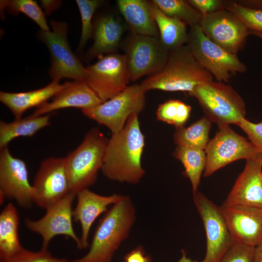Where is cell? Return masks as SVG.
<instances>
[{
	"instance_id": "obj_28",
	"label": "cell",
	"mask_w": 262,
	"mask_h": 262,
	"mask_svg": "<svg viewBox=\"0 0 262 262\" xmlns=\"http://www.w3.org/2000/svg\"><path fill=\"white\" fill-rule=\"evenodd\" d=\"M211 125L212 122L204 116L187 127L176 129L173 134L174 143L178 146L205 150L209 141Z\"/></svg>"
},
{
	"instance_id": "obj_13",
	"label": "cell",
	"mask_w": 262,
	"mask_h": 262,
	"mask_svg": "<svg viewBox=\"0 0 262 262\" xmlns=\"http://www.w3.org/2000/svg\"><path fill=\"white\" fill-rule=\"evenodd\" d=\"M199 25L211 41L234 55L243 49L250 34L241 20L225 8L202 16Z\"/></svg>"
},
{
	"instance_id": "obj_30",
	"label": "cell",
	"mask_w": 262,
	"mask_h": 262,
	"mask_svg": "<svg viewBox=\"0 0 262 262\" xmlns=\"http://www.w3.org/2000/svg\"><path fill=\"white\" fill-rule=\"evenodd\" d=\"M191 111V106L179 99H170L159 105L156 115L158 120L177 129L184 126Z\"/></svg>"
},
{
	"instance_id": "obj_34",
	"label": "cell",
	"mask_w": 262,
	"mask_h": 262,
	"mask_svg": "<svg viewBox=\"0 0 262 262\" xmlns=\"http://www.w3.org/2000/svg\"><path fill=\"white\" fill-rule=\"evenodd\" d=\"M255 247L234 243L219 262H253Z\"/></svg>"
},
{
	"instance_id": "obj_2",
	"label": "cell",
	"mask_w": 262,
	"mask_h": 262,
	"mask_svg": "<svg viewBox=\"0 0 262 262\" xmlns=\"http://www.w3.org/2000/svg\"><path fill=\"white\" fill-rule=\"evenodd\" d=\"M135 219V209L127 196L113 204L100 219L88 253L72 262H111L116 250L129 235Z\"/></svg>"
},
{
	"instance_id": "obj_42",
	"label": "cell",
	"mask_w": 262,
	"mask_h": 262,
	"mask_svg": "<svg viewBox=\"0 0 262 262\" xmlns=\"http://www.w3.org/2000/svg\"><path fill=\"white\" fill-rule=\"evenodd\" d=\"M178 262H198L196 261H193L189 258H188L186 255V252L184 251H182V256L180 260Z\"/></svg>"
},
{
	"instance_id": "obj_20",
	"label": "cell",
	"mask_w": 262,
	"mask_h": 262,
	"mask_svg": "<svg viewBox=\"0 0 262 262\" xmlns=\"http://www.w3.org/2000/svg\"><path fill=\"white\" fill-rule=\"evenodd\" d=\"M76 196L77 203L73 211V217L75 221L81 225V249H85L88 246L89 234L94 222L99 215L106 211L108 206L120 200L124 196L117 194L101 196L88 188L79 191Z\"/></svg>"
},
{
	"instance_id": "obj_29",
	"label": "cell",
	"mask_w": 262,
	"mask_h": 262,
	"mask_svg": "<svg viewBox=\"0 0 262 262\" xmlns=\"http://www.w3.org/2000/svg\"><path fill=\"white\" fill-rule=\"evenodd\" d=\"M152 2L165 15L179 18L190 27L199 24L203 16L187 0H153Z\"/></svg>"
},
{
	"instance_id": "obj_3",
	"label": "cell",
	"mask_w": 262,
	"mask_h": 262,
	"mask_svg": "<svg viewBox=\"0 0 262 262\" xmlns=\"http://www.w3.org/2000/svg\"><path fill=\"white\" fill-rule=\"evenodd\" d=\"M213 77L198 63L186 44L170 52L162 69L147 77L140 84L145 92L160 90L189 94L197 85L213 81Z\"/></svg>"
},
{
	"instance_id": "obj_41",
	"label": "cell",
	"mask_w": 262,
	"mask_h": 262,
	"mask_svg": "<svg viewBox=\"0 0 262 262\" xmlns=\"http://www.w3.org/2000/svg\"><path fill=\"white\" fill-rule=\"evenodd\" d=\"M253 262H262V242L255 247Z\"/></svg>"
},
{
	"instance_id": "obj_37",
	"label": "cell",
	"mask_w": 262,
	"mask_h": 262,
	"mask_svg": "<svg viewBox=\"0 0 262 262\" xmlns=\"http://www.w3.org/2000/svg\"><path fill=\"white\" fill-rule=\"evenodd\" d=\"M187 1L203 16L225 8L226 2L220 0H188Z\"/></svg>"
},
{
	"instance_id": "obj_24",
	"label": "cell",
	"mask_w": 262,
	"mask_h": 262,
	"mask_svg": "<svg viewBox=\"0 0 262 262\" xmlns=\"http://www.w3.org/2000/svg\"><path fill=\"white\" fill-rule=\"evenodd\" d=\"M149 5L158 29L160 40L165 49L170 52L186 45L187 24L179 18L165 15L152 1Z\"/></svg>"
},
{
	"instance_id": "obj_33",
	"label": "cell",
	"mask_w": 262,
	"mask_h": 262,
	"mask_svg": "<svg viewBox=\"0 0 262 262\" xmlns=\"http://www.w3.org/2000/svg\"><path fill=\"white\" fill-rule=\"evenodd\" d=\"M225 9L235 15L250 32L262 33V10L243 6L237 2H226Z\"/></svg>"
},
{
	"instance_id": "obj_1",
	"label": "cell",
	"mask_w": 262,
	"mask_h": 262,
	"mask_svg": "<svg viewBox=\"0 0 262 262\" xmlns=\"http://www.w3.org/2000/svg\"><path fill=\"white\" fill-rule=\"evenodd\" d=\"M138 115H131L123 129L108 139L101 170L111 180L136 184L145 174L141 164L145 135Z\"/></svg>"
},
{
	"instance_id": "obj_43",
	"label": "cell",
	"mask_w": 262,
	"mask_h": 262,
	"mask_svg": "<svg viewBox=\"0 0 262 262\" xmlns=\"http://www.w3.org/2000/svg\"><path fill=\"white\" fill-rule=\"evenodd\" d=\"M250 34H254V35L261 38V39H262V33H257V32H250Z\"/></svg>"
},
{
	"instance_id": "obj_14",
	"label": "cell",
	"mask_w": 262,
	"mask_h": 262,
	"mask_svg": "<svg viewBox=\"0 0 262 262\" xmlns=\"http://www.w3.org/2000/svg\"><path fill=\"white\" fill-rule=\"evenodd\" d=\"M33 187L34 203L46 210L71 192L65 158L49 157L43 160Z\"/></svg>"
},
{
	"instance_id": "obj_32",
	"label": "cell",
	"mask_w": 262,
	"mask_h": 262,
	"mask_svg": "<svg viewBox=\"0 0 262 262\" xmlns=\"http://www.w3.org/2000/svg\"><path fill=\"white\" fill-rule=\"evenodd\" d=\"M102 1L99 0H76L82 20V33L78 46L79 50L84 47L89 39L92 36V19L96 10Z\"/></svg>"
},
{
	"instance_id": "obj_31",
	"label": "cell",
	"mask_w": 262,
	"mask_h": 262,
	"mask_svg": "<svg viewBox=\"0 0 262 262\" xmlns=\"http://www.w3.org/2000/svg\"><path fill=\"white\" fill-rule=\"evenodd\" d=\"M6 8L11 14L16 15L21 13L26 15L37 24L41 30H50L45 14L36 1L33 0H7Z\"/></svg>"
},
{
	"instance_id": "obj_40",
	"label": "cell",
	"mask_w": 262,
	"mask_h": 262,
	"mask_svg": "<svg viewBox=\"0 0 262 262\" xmlns=\"http://www.w3.org/2000/svg\"><path fill=\"white\" fill-rule=\"evenodd\" d=\"M239 4L247 8L262 10V0H241Z\"/></svg>"
},
{
	"instance_id": "obj_23",
	"label": "cell",
	"mask_w": 262,
	"mask_h": 262,
	"mask_svg": "<svg viewBox=\"0 0 262 262\" xmlns=\"http://www.w3.org/2000/svg\"><path fill=\"white\" fill-rule=\"evenodd\" d=\"M116 3L132 34L159 37L149 1L145 0H117Z\"/></svg>"
},
{
	"instance_id": "obj_21",
	"label": "cell",
	"mask_w": 262,
	"mask_h": 262,
	"mask_svg": "<svg viewBox=\"0 0 262 262\" xmlns=\"http://www.w3.org/2000/svg\"><path fill=\"white\" fill-rule=\"evenodd\" d=\"M121 23L115 16L106 15L98 18L93 25L94 43L87 56L90 58L116 53L123 33Z\"/></svg>"
},
{
	"instance_id": "obj_22",
	"label": "cell",
	"mask_w": 262,
	"mask_h": 262,
	"mask_svg": "<svg viewBox=\"0 0 262 262\" xmlns=\"http://www.w3.org/2000/svg\"><path fill=\"white\" fill-rule=\"evenodd\" d=\"M66 83L52 81L47 86L24 92L11 93L0 91V100L13 114L15 119L22 118L28 110L36 108L48 102L65 86Z\"/></svg>"
},
{
	"instance_id": "obj_17",
	"label": "cell",
	"mask_w": 262,
	"mask_h": 262,
	"mask_svg": "<svg viewBox=\"0 0 262 262\" xmlns=\"http://www.w3.org/2000/svg\"><path fill=\"white\" fill-rule=\"evenodd\" d=\"M220 208L234 243L256 247L262 242V208L242 205Z\"/></svg>"
},
{
	"instance_id": "obj_10",
	"label": "cell",
	"mask_w": 262,
	"mask_h": 262,
	"mask_svg": "<svg viewBox=\"0 0 262 262\" xmlns=\"http://www.w3.org/2000/svg\"><path fill=\"white\" fill-rule=\"evenodd\" d=\"M205 152L206 164L203 175L206 177L236 160H247L262 152L229 125L219 127L214 137L209 140Z\"/></svg>"
},
{
	"instance_id": "obj_7",
	"label": "cell",
	"mask_w": 262,
	"mask_h": 262,
	"mask_svg": "<svg viewBox=\"0 0 262 262\" xmlns=\"http://www.w3.org/2000/svg\"><path fill=\"white\" fill-rule=\"evenodd\" d=\"M187 45L201 66L218 82H228L232 73H244L246 70L237 55L229 53L211 41L199 24L190 27Z\"/></svg>"
},
{
	"instance_id": "obj_8",
	"label": "cell",
	"mask_w": 262,
	"mask_h": 262,
	"mask_svg": "<svg viewBox=\"0 0 262 262\" xmlns=\"http://www.w3.org/2000/svg\"><path fill=\"white\" fill-rule=\"evenodd\" d=\"M146 92L140 84L127 86L113 98L96 107L82 110L83 114L116 133L124 127L129 118L139 114L146 105Z\"/></svg>"
},
{
	"instance_id": "obj_16",
	"label": "cell",
	"mask_w": 262,
	"mask_h": 262,
	"mask_svg": "<svg viewBox=\"0 0 262 262\" xmlns=\"http://www.w3.org/2000/svg\"><path fill=\"white\" fill-rule=\"evenodd\" d=\"M0 192L23 208H30L34 203L33 189L29 181L26 164L13 156L8 147L0 149Z\"/></svg>"
},
{
	"instance_id": "obj_18",
	"label": "cell",
	"mask_w": 262,
	"mask_h": 262,
	"mask_svg": "<svg viewBox=\"0 0 262 262\" xmlns=\"http://www.w3.org/2000/svg\"><path fill=\"white\" fill-rule=\"evenodd\" d=\"M246 160L223 206L242 205L262 208V152Z\"/></svg>"
},
{
	"instance_id": "obj_6",
	"label": "cell",
	"mask_w": 262,
	"mask_h": 262,
	"mask_svg": "<svg viewBox=\"0 0 262 262\" xmlns=\"http://www.w3.org/2000/svg\"><path fill=\"white\" fill-rule=\"evenodd\" d=\"M50 26L52 31L40 30L38 36L50 53L49 74L52 81L59 82L64 78L84 81L86 68L70 49L67 37V24L53 20Z\"/></svg>"
},
{
	"instance_id": "obj_9",
	"label": "cell",
	"mask_w": 262,
	"mask_h": 262,
	"mask_svg": "<svg viewBox=\"0 0 262 262\" xmlns=\"http://www.w3.org/2000/svg\"><path fill=\"white\" fill-rule=\"evenodd\" d=\"M85 68L84 81L102 102L123 91L130 81L124 54L99 56L96 63Z\"/></svg>"
},
{
	"instance_id": "obj_5",
	"label": "cell",
	"mask_w": 262,
	"mask_h": 262,
	"mask_svg": "<svg viewBox=\"0 0 262 262\" xmlns=\"http://www.w3.org/2000/svg\"><path fill=\"white\" fill-rule=\"evenodd\" d=\"M189 95L196 98L205 116L218 127L237 125L245 118V102L229 85L209 82L197 85Z\"/></svg>"
},
{
	"instance_id": "obj_25",
	"label": "cell",
	"mask_w": 262,
	"mask_h": 262,
	"mask_svg": "<svg viewBox=\"0 0 262 262\" xmlns=\"http://www.w3.org/2000/svg\"><path fill=\"white\" fill-rule=\"evenodd\" d=\"M18 215L12 203H9L0 214V258L10 259L24 250L18 238Z\"/></svg>"
},
{
	"instance_id": "obj_11",
	"label": "cell",
	"mask_w": 262,
	"mask_h": 262,
	"mask_svg": "<svg viewBox=\"0 0 262 262\" xmlns=\"http://www.w3.org/2000/svg\"><path fill=\"white\" fill-rule=\"evenodd\" d=\"M124 50L131 82L159 72L165 65L169 54L159 37L133 34L126 40Z\"/></svg>"
},
{
	"instance_id": "obj_36",
	"label": "cell",
	"mask_w": 262,
	"mask_h": 262,
	"mask_svg": "<svg viewBox=\"0 0 262 262\" xmlns=\"http://www.w3.org/2000/svg\"><path fill=\"white\" fill-rule=\"evenodd\" d=\"M237 125L246 134L250 142L262 152V121L254 123L244 118Z\"/></svg>"
},
{
	"instance_id": "obj_38",
	"label": "cell",
	"mask_w": 262,
	"mask_h": 262,
	"mask_svg": "<svg viewBox=\"0 0 262 262\" xmlns=\"http://www.w3.org/2000/svg\"><path fill=\"white\" fill-rule=\"evenodd\" d=\"M125 262H152L151 257L146 255L141 246H138L124 257Z\"/></svg>"
},
{
	"instance_id": "obj_35",
	"label": "cell",
	"mask_w": 262,
	"mask_h": 262,
	"mask_svg": "<svg viewBox=\"0 0 262 262\" xmlns=\"http://www.w3.org/2000/svg\"><path fill=\"white\" fill-rule=\"evenodd\" d=\"M0 262H69L66 259H59L52 257L47 249H41L34 252L24 249L17 255Z\"/></svg>"
},
{
	"instance_id": "obj_44",
	"label": "cell",
	"mask_w": 262,
	"mask_h": 262,
	"mask_svg": "<svg viewBox=\"0 0 262 262\" xmlns=\"http://www.w3.org/2000/svg\"></svg>"
},
{
	"instance_id": "obj_19",
	"label": "cell",
	"mask_w": 262,
	"mask_h": 262,
	"mask_svg": "<svg viewBox=\"0 0 262 262\" xmlns=\"http://www.w3.org/2000/svg\"><path fill=\"white\" fill-rule=\"evenodd\" d=\"M65 87L57 93L50 102L36 108L34 116L50 114L66 108L90 109L103 103L85 81L66 82Z\"/></svg>"
},
{
	"instance_id": "obj_4",
	"label": "cell",
	"mask_w": 262,
	"mask_h": 262,
	"mask_svg": "<svg viewBox=\"0 0 262 262\" xmlns=\"http://www.w3.org/2000/svg\"><path fill=\"white\" fill-rule=\"evenodd\" d=\"M108 139L99 129L93 128L80 145L65 157L71 192L77 194L95 183Z\"/></svg>"
},
{
	"instance_id": "obj_15",
	"label": "cell",
	"mask_w": 262,
	"mask_h": 262,
	"mask_svg": "<svg viewBox=\"0 0 262 262\" xmlns=\"http://www.w3.org/2000/svg\"><path fill=\"white\" fill-rule=\"evenodd\" d=\"M76 196L75 193L70 192L47 209L46 214L40 219L25 220V226L29 230L42 236V249H47L51 240L58 235L70 237L81 249V239L76 234L72 222V204Z\"/></svg>"
},
{
	"instance_id": "obj_26",
	"label": "cell",
	"mask_w": 262,
	"mask_h": 262,
	"mask_svg": "<svg viewBox=\"0 0 262 262\" xmlns=\"http://www.w3.org/2000/svg\"><path fill=\"white\" fill-rule=\"evenodd\" d=\"M51 114L34 116L31 115L11 122L0 121V148L7 147L13 139L20 136H32L49 126Z\"/></svg>"
},
{
	"instance_id": "obj_27",
	"label": "cell",
	"mask_w": 262,
	"mask_h": 262,
	"mask_svg": "<svg viewBox=\"0 0 262 262\" xmlns=\"http://www.w3.org/2000/svg\"><path fill=\"white\" fill-rule=\"evenodd\" d=\"M173 155L182 164L184 168L183 175L189 179L193 194L196 193L206 166L205 150L177 146Z\"/></svg>"
},
{
	"instance_id": "obj_12",
	"label": "cell",
	"mask_w": 262,
	"mask_h": 262,
	"mask_svg": "<svg viewBox=\"0 0 262 262\" xmlns=\"http://www.w3.org/2000/svg\"><path fill=\"white\" fill-rule=\"evenodd\" d=\"M194 202L203 223L206 251L201 262H219L234 243L220 207L200 192L193 194Z\"/></svg>"
},
{
	"instance_id": "obj_39",
	"label": "cell",
	"mask_w": 262,
	"mask_h": 262,
	"mask_svg": "<svg viewBox=\"0 0 262 262\" xmlns=\"http://www.w3.org/2000/svg\"><path fill=\"white\" fill-rule=\"evenodd\" d=\"M41 6L45 10V14H50L56 10L61 5V1L59 0H41Z\"/></svg>"
}]
</instances>
